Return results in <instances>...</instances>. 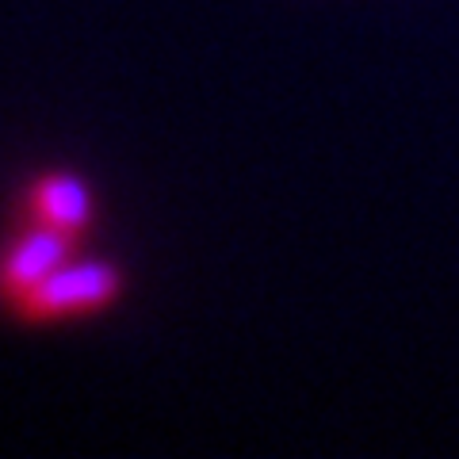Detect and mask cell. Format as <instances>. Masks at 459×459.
Masks as SVG:
<instances>
[{
    "label": "cell",
    "instance_id": "cell-2",
    "mask_svg": "<svg viewBox=\"0 0 459 459\" xmlns=\"http://www.w3.org/2000/svg\"><path fill=\"white\" fill-rule=\"evenodd\" d=\"M77 234L65 230L42 226V222H23L4 246H0V307H12L16 299H23L31 287L57 272L65 261H74L81 249Z\"/></svg>",
    "mask_w": 459,
    "mask_h": 459
},
{
    "label": "cell",
    "instance_id": "cell-1",
    "mask_svg": "<svg viewBox=\"0 0 459 459\" xmlns=\"http://www.w3.org/2000/svg\"><path fill=\"white\" fill-rule=\"evenodd\" d=\"M126 291V272L108 256H74L57 272H50L39 287L8 307V314L23 325H54L74 322L84 314H100L119 303Z\"/></svg>",
    "mask_w": 459,
    "mask_h": 459
},
{
    "label": "cell",
    "instance_id": "cell-3",
    "mask_svg": "<svg viewBox=\"0 0 459 459\" xmlns=\"http://www.w3.org/2000/svg\"><path fill=\"white\" fill-rule=\"evenodd\" d=\"M20 219L84 238L96 222V192L74 169H42L23 184Z\"/></svg>",
    "mask_w": 459,
    "mask_h": 459
}]
</instances>
